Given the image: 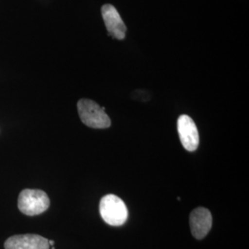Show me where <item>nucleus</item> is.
<instances>
[{
  "label": "nucleus",
  "instance_id": "0eeeda50",
  "mask_svg": "<svg viewBox=\"0 0 249 249\" xmlns=\"http://www.w3.org/2000/svg\"><path fill=\"white\" fill-rule=\"evenodd\" d=\"M48 239L37 234L14 235L5 242V249H49Z\"/></svg>",
  "mask_w": 249,
  "mask_h": 249
},
{
  "label": "nucleus",
  "instance_id": "7ed1b4c3",
  "mask_svg": "<svg viewBox=\"0 0 249 249\" xmlns=\"http://www.w3.org/2000/svg\"><path fill=\"white\" fill-rule=\"evenodd\" d=\"M49 206V197L45 191L40 189H24L18 196V210L28 216L43 213Z\"/></svg>",
  "mask_w": 249,
  "mask_h": 249
},
{
  "label": "nucleus",
  "instance_id": "39448f33",
  "mask_svg": "<svg viewBox=\"0 0 249 249\" xmlns=\"http://www.w3.org/2000/svg\"><path fill=\"white\" fill-rule=\"evenodd\" d=\"M189 223L192 235L197 240H201L212 229L213 216L208 209L199 207L190 213Z\"/></svg>",
  "mask_w": 249,
  "mask_h": 249
},
{
  "label": "nucleus",
  "instance_id": "20e7f679",
  "mask_svg": "<svg viewBox=\"0 0 249 249\" xmlns=\"http://www.w3.org/2000/svg\"><path fill=\"white\" fill-rule=\"evenodd\" d=\"M178 130L183 147L187 151H196L199 144V134L194 120L187 115L179 116Z\"/></svg>",
  "mask_w": 249,
  "mask_h": 249
},
{
  "label": "nucleus",
  "instance_id": "f257e3e1",
  "mask_svg": "<svg viewBox=\"0 0 249 249\" xmlns=\"http://www.w3.org/2000/svg\"><path fill=\"white\" fill-rule=\"evenodd\" d=\"M78 112L83 124L91 128H108L111 119L106 113L105 107L89 99H80L78 102Z\"/></svg>",
  "mask_w": 249,
  "mask_h": 249
},
{
  "label": "nucleus",
  "instance_id": "f03ea898",
  "mask_svg": "<svg viewBox=\"0 0 249 249\" xmlns=\"http://www.w3.org/2000/svg\"><path fill=\"white\" fill-rule=\"evenodd\" d=\"M99 211L103 220L112 226H121L128 218V211L124 201L113 194L101 199Z\"/></svg>",
  "mask_w": 249,
  "mask_h": 249
},
{
  "label": "nucleus",
  "instance_id": "1a4fd4ad",
  "mask_svg": "<svg viewBox=\"0 0 249 249\" xmlns=\"http://www.w3.org/2000/svg\"><path fill=\"white\" fill-rule=\"evenodd\" d=\"M52 249H54V247H52Z\"/></svg>",
  "mask_w": 249,
  "mask_h": 249
},
{
  "label": "nucleus",
  "instance_id": "6e6552de",
  "mask_svg": "<svg viewBox=\"0 0 249 249\" xmlns=\"http://www.w3.org/2000/svg\"><path fill=\"white\" fill-rule=\"evenodd\" d=\"M48 244H49V246H52V247H53V245H54V241L48 240Z\"/></svg>",
  "mask_w": 249,
  "mask_h": 249
},
{
  "label": "nucleus",
  "instance_id": "423d86ee",
  "mask_svg": "<svg viewBox=\"0 0 249 249\" xmlns=\"http://www.w3.org/2000/svg\"><path fill=\"white\" fill-rule=\"evenodd\" d=\"M102 16L109 36L117 40H123L125 36L126 27L116 8L109 4L104 5L102 8Z\"/></svg>",
  "mask_w": 249,
  "mask_h": 249
}]
</instances>
